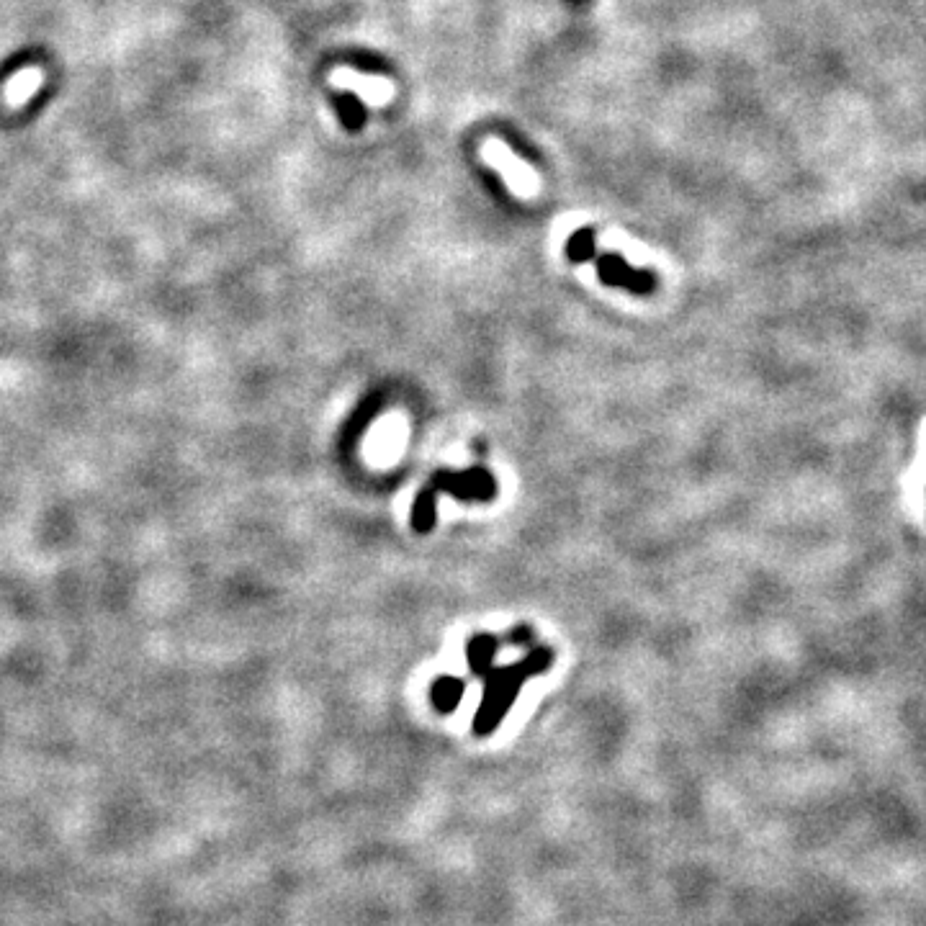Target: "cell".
I'll list each match as a JSON object with an SVG mask.
<instances>
[{
    "instance_id": "obj_1",
    "label": "cell",
    "mask_w": 926,
    "mask_h": 926,
    "mask_svg": "<svg viewBox=\"0 0 926 926\" xmlns=\"http://www.w3.org/2000/svg\"><path fill=\"white\" fill-rule=\"evenodd\" d=\"M554 664V654L548 649H533L525 659L515 664H507V667H492L487 674H484V698L479 710H476L474 716V734L479 739L484 736H492L497 728H500L502 718L507 716V710L512 708V703L518 700L520 690H523L525 682L530 677H536V674H543L548 667Z\"/></svg>"
},
{
    "instance_id": "obj_2",
    "label": "cell",
    "mask_w": 926,
    "mask_h": 926,
    "mask_svg": "<svg viewBox=\"0 0 926 926\" xmlns=\"http://www.w3.org/2000/svg\"><path fill=\"white\" fill-rule=\"evenodd\" d=\"M453 494L461 502H492L497 497V479L487 469H466V471H435L430 482L417 494L412 507V528L415 533H430L435 528V502L438 494Z\"/></svg>"
},
{
    "instance_id": "obj_3",
    "label": "cell",
    "mask_w": 926,
    "mask_h": 926,
    "mask_svg": "<svg viewBox=\"0 0 926 926\" xmlns=\"http://www.w3.org/2000/svg\"><path fill=\"white\" fill-rule=\"evenodd\" d=\"M482 155L492 168H497L505 175V181L510 183V188L515 193L530 196V193L538 191V175L533 173L518 155H512L505 142H500V139H487Z\"/></svg>"
},
{
    "instance_id": "obj_4",
    "label": "cell",
    "mask_w": 926,
    "mask_h": 926,
    "mask_svg": "<svg viewBox=\"0 0 926 926\" xmlns=\"http://www.w3.org/2000/svg\"><path fill=\"white\" fill-rule=\"evenodd\" d=\"M595 273L605 286H618L628 289L631 294H651L656 289V276L651 271H641L626 263L620 255H600L595 260Z\"/></svg>"
},
{
    "instance_id": "obj_5",
    "label": "cell",
    "mask_w": 926,
    "mask_h": 926,
    "mask_svg": "<svg viewBox=\"0 0 926 926\" xmlns=\"http://www.w3.org/2000/svg\"><path fill=\"white\" fill-rule=\"evenodd\" d=\"M332 83L340 85V88H348V91L361 93V96L368 98L371 103L389 101L391 93H394V88H391V83L386 78H371V75L353 73V70H335Z\"/></svg>"
},
{
    "instance_id": "obj_6",
    "label": "cell",
    "mask_w": 926,
    "mask_h": 926,
    "mask_svg": "<svg viewBox=\"0 0 926 926\" xmlns=\"http://www.w3.org/2000/svg\"><path fill=\"white\" fill-rule=\"evenodd\" d=\"M44 85V73L39 67H24L21 73L13 75L6 85L8 106H24L34 93Z\"/></svg>"
},
{
    "instance_id": "obj_7",
    "label": "cell",
    "mask_w": 926,
    "mask_h": 926,
    "mask_svg": "<svg viewBox=\"0 0 926 926\" xmlns=\"http://www.w3.org/2000/svg\"><path fill=\"white\" fill-rule=\"evenodd\" d=\"M500 649V641L489 633H479V636H471L469 644H466V659H469V669L479 677L489 672L494 667V654Z\"/></svg>"
},
{
    "instance_id": "obj_8",
    "label": "cell",
    "mask_w": 926,
    "mask_h": 926,
    "mask_svg": "<svg viewBox=\"0 0 926 926\" xmlns=\"http://www.w3.org/2000/svg\"><path fill=\"white\" fill-rule=\"evenodd\" d=\"M463 690H466V685L458 677H438L433 687H430V703L443 716L445 713H453L461 705Z\"/></svg>"
},
{
    "instance_id": "obj_9",
    "label": "cell",
    "mask_w": 926,
    "mask_h": 926,
    "mask_svg": "<svg viewBox=\"0 0 926 926\" xmlns=\"http://www.w3.org/2000/svg\"><path fill=\"white\" fill-rule=\"evenodd\" d=\"M335 109L345 129L358 132V129L363 127V121H366V109H363V103L358 96H353V93H343V96H337Z\"/></svg>"
},
{
    "instance_id": "obj_10",
    "label": "cell",
    "mask_w": 926,
    "mask_h": 926,
    "mask_svg": "<svg viewBox=\"0 0 926 926\" xmlns=\"http://www.w3.org/2000/svg\"><path fill=\"white\" fill-rule=\"evenodd\" d=\"M566 255L572 263H584L595 258V232L592 229H579L566 242Z\"/></svg>"
},
{
    "instance_id": "obj_11",
    "label": "cell",
    "mask_w": 926,
    "mask_h": 926,
    "mask_svg": "<svg viewBox=\"0 0 926 926\" xmlns=\"http://www.w3.org/2000/svg\"><path fill=\"white\" fill-rule=\"evenodd\" d=\"M533 631H530L528 626H520V628H515V631L510 633V638H507V644H512V646H528V644H533Z\"/></svg>"
}]
</instances>
